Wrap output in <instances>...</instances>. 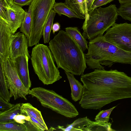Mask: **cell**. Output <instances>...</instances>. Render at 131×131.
Instances as JSON below:
<instances>
[{
    "label": "cell",
    "instance_id": "ffe728a7",
    "mask_svg": "<svg viewBox=\"0 0 131 131\" xmlns=\"http://www.w3.org/2000/svg\"><path fill=\"white\" fill-rule=\"evenodd\" d=\"M53 9L59 16L65 15L69 18H79L77 14L69 8L66 3H56L54 5Z\"/></svg>",
    "mask_w": 131,
    "mask_h": 131
},
{
    "label": "cell",
    "instance_id": "7c38bea8",
    "mask_svg": "<svg viewBox=\"0 0 131 131\" xmlns=\"http://www.w3.org/2000/svg\"><path fill=\"white\" fill-rule=\"evenodd\" d=\"M8 21L7 24L13 34L21 27L26 12L22 7L13 3L7 6Z\"/></svg>",
    "mask_w": 131,
    "mask_h": 131
},
{
    "label": "cell",
    "instance_id": "2e32d148",
    "mask_svg": "<svg viewBox=\"0 0 131 131\" xmlns=\"http://www.w3.org/2000/svg\"><path fill=\"white\" fill-rule=\"evenodd\" d=\"M20 114L29 116L36 119L45 127L48 129L41 112L33 107L29 103L21 104L20 107Z\"/></svg>",
    "mask_w": 131,
    "mask_h": 131
},
{
    "label": "cell",
    "instance_id": "30bf717a",
    "mask_svg": "<svg viewBox=\"0 0 131 131\" xmlns=\"http://www.w3.org/2000/svg\"><path fill=\"white\" fill-rule=\"evenodd\" d=\"M28 39L22 32L19 31L13 34L10 46L9 58L14 60L18 57L26 55L30 58L28 49Z\"/></svg>",
    "mask_w": 131,
    "mask_h": 131
},
{
    "label": "cell",
    "instance_id": "9c48e42d",
    "mask_svg": "<svg viewBox=\"0 0 131 131\" xmlns=\"http://www.w3.org/2000/svg\"><path fill=\"white\" fill-rule=\"evenodd\" d=\"M110 43L126 51L131 52V24L115 23L103 36Z\"/></svg>",
    "mask_w": 131,
    "mask_h": 131
},
{
    "label": "cell",
    "instance_id": "1f68e13d",
    "mask_svg": "<svg viewBox=\"0 0 131 131\" xmlns=\"http://www.w3.org/2000/svg\"><path fill=\"white\" fill-rule=\"evenodd\" d=\"M33 0H13V3L22 7L25 6H29Z\"/></svg>",
    "mask_w": 131,
    "mask_h": 131
},
{
    "label": "cell",
    "instance_id": "6da1fadb",
    "mask_svg": "<svg viewBox=\"0 0 131 131\" xmlns=\"http://www.w3.org/2000/svg\"><path fill=\"white\" fill-rule=\"evenodd\" d=\"M84 86L79 102L85 109L100 110L114 101L131 98V77L116 69H95L80 77Z\"/></svg>",
    "mask_w": 131,
    "mask_h": 131
},
{
    "label": "cell",
    "instance_id": "52a82bcc",
    "mask_svg": "<svg viewBox=\"0 0 131 131\" xmlns=\"http://www.w3.org/2000/svg\"><path fill=\"white\" fill-rule=\"evenodd\" d=\"M31 12L32 24L28 46L39 43L42 36L44 26L55 0H34Z\"/></svg>",
    "mask_w": 131,
    "mask_h": 131
},
{
    "label": "cell",
    "instance_id": "4dcf8cb0",
    "mask_svg": "<svg viewBox=\"0 0 131 131\" xmlns=\"http://www.w3.org/2000/svg\"><path fill=\"white\" fill-rule=\"evenodd\" d=\"M114 0H94L91 7V10L109 3Z\"/></svg>",
    "mask_w": 131,
    "mask_h": 131
},
{
    "label": "cell",
    "instance_id": "e0dca14e",
    "mask_svg": "<svg viewBox=\"0 0 131 131\" xmlns=\"http://www.w3.org/2000/svg\"><path fill=\"white\" fill-rule=\"evenodd\" d=\"M92 122L86 116L76 119L72 123L67 124L66 127L63 126H58L57 128L65 131H83L84 128Z\"/></svg>",
    "mask_w": 131,
    "mask_h": 131
},
{
    "label": "cell",
    "instance_id": "ac0fdd59",
    "mask_svg": "<svg viewBox=\"0 0 131 131\" xmlns=\"http://www.w3.org/2000/svg\"><path fill=\"white\" fill-rule=\"evenodd\" d=\"M65 29L66 31L73 38L83 52L88 50V42L77 27H68Z\"/></svg>",
    "mask_w": 131,
    "mask_h": 131
},
{
    "label": "cell",
    "instance_id": "484cf974",
    "mask_svg": "<svg viewBox=\"0 0 131 131\" xmlns=\"http://www.w3.org/2000/svg\"><path fill=\"white\" fill-rule=\"evenodd\" d=\"M117 11L123 18L131 21V3L121 4Z\"/></svg>",
    "mask_w": 131,
    "mask_h": 131
},
{
    "label": "cell",
    "instance_id": "5bb4252c",
    "mask_svg": "<svg viewBox=\"0 0 131 131\" xmlns=\"http://www.w3.org/2000/svg\"><path fill=\"white\" fill-rule=\"evenodd\" d=\"M64 72L70 83L72 100L75 102L80 100L83 94V85L75 79L74 74L66 71H64Z\"/></svg>",
    "mask_w": 131,
    "mask_h": 131
},
{
    "label": "cell",
    "instance_id": "f1b7e54d",
    "mask_svg": "<svg viewBox=\"0 0 131 131\" xmlns=\"http://www.w3.org/2000/svg\"><path fill=\"white\" fill-rule=\"evenodd\" d=\"M30 118L29 116L19 113L15 116L14 120L18 123L24 124L26 121H30Z\"/></svg>",
    "mask_w": 131,
    "mask_h": 131
},
{
    "label": "cell",
    "instance_id": "cb8c5ba5",
    "mask_svg": "<svg viewBox=\"0 0 131 131\" xmlns=\"http://www.w3.org/2000/svg\"><path fill=\"white\" fill-rule=\"evenodd\" d=\"M0 131H28L26 126L20 124L14 120L0 123Z\"/></svg>",
    "mask_w": 131,
    "mask_h": 131
},
{
    "label": "cell",
    "instance_id": "44dd1931",
    "mask_svg": "<svg viewBox=\"0 0 131 131\" xmlns=\"http://www.w3.org/2000/svg\"><path fill=\"white\" fill-rule=\"evenodd\" d=\"M3 63L0 62V97L9 102L11 97L4 73Z\"/></svg>",
    "mask_w": 131,
    "mask_h": 131
},
{
    "label": "cell",
    "instance_id": "ba28073f",
    "mask_svg": "<svg viewBox=\"0 0 131 131\" xmlns=\"http://www.w3.org/2000/svg\"><path fill=\"white\" fill-rule=\"evenodd\" d=\"M4 74L11 97L15 100L20 97L27 100L29 90L24 85L17 73L14 61L10 58L3 63Z\"/></svg>",
    "mask_w": 131,
    "mask_h": 131
},
{
    "label": "cell",
    "instance_id": "5b68a950",
    "mask_svg": "<svg viewBox=\"0 0 131 131\" xmlns=\"http://www.w3.org/2000/svg\"><path fill=\"white\" fill-rule=\"evenodd\" d=\"M30 59L35 72L44 85L52 84L62 78L47 46L39 43L35 45L32 49Z\"/></svg>",
    "mask_w": 131,
    "mask_h": 131
},
{
    "label": "cell",
    "instance_id": "277c9868",
    "mask_svg": "<svg viewBox=\"0 0 131 131\" xmlns=\"http://www.w3.org/2000/svg\"><path fill=\"white\" fill-rule=\"evenodd\" d=\"M117 8L115 4L105 8H96L88 12L82 27L83 36L89 40L100 36L112 27L117 18Z\"/></svg>",
    "mask_w": 131,
    "mask_h": 131
},
{
    "label": "cell",
    "instance_id": "4316f807",
    "mask_svg": "<svg viewBox=\"0 0 131 131\" xmlns=\"http://www.w3.org/2000/svg\"><path fill=\"white\" fill-rule=\"evenodd\" d=\"M116 107L115 106L108 110L100 111L96 116L95 118V121L108 122L111 112Z\"/></svg>",
    "mask_w": 131,
    "mask_h": 131
},
{
    "label": "cell",
    "instance_id": "8fae6325",
    "mask_svg": "<svg viewBox=\"0 0 131 131\" xmlns=\"http://www.w3.org/2000/svg\"><path fill=\"white\" fill-rule=\"evenodd\" d=\"M12 33L7 23L0 18V62L9 58V48Z\"/></svg>",
    "mask_w": 131,
    "mask_h": 131
},
{
    "label": "cell",
    "instance_id": "603a6c76",
    "mask_svg": "<svg viewBox=\"0 0 131 131\" xmlns=\"http://www.w3.org/2000/svg\"><path fill=\"white\" fill-rule=\"evenodd\" d=\"M56 13L53 9L51 10L44 26L42 36L45 43H49L50 41V32Z\"/></svg>",
    "mask_w": 131,
    "mask_h": 131
},
{
    "label": "cell",
    "instance_id": "83f0119b",
    "mask_svg": "<svg viewBox=\"0 0 131 131\" xmlns=\"http://www.w3.org/2000/svg\"><path fill=\"white\" fill-rule=\"evenodd\" d=\"M8 5L5 0H0V18L7 23L8 21L7 6Z\"/></svg>",
    "mask_w": 131,
    "mask_h": 131
},
{
    "label": "cell",
    "instance_id": "d4e9b609",
    "mask_svg": "<svg viewBox=\"0 0 131 131\" xmlns=\"http://www.w3.org/2000/svg\"><path fill=\"white\" fill-rule=\"evenodd\" d=\"M110 123L93 121L85 127L83 131H114L111 127Z\"/></svg>",
    "mask_w": 131,
    "mask_h": 131
},
{
    "label": "cell",
    "instance_id": "e575fe53",
    "mask_svg": "<svg viewBox=\"0 0 131 131\" xmlns=\"http://www.w3.org/2000/svg\"><path fill=\"white\" fill-rule=\"evenodd\" d=\"M121 4L131 3V0H118Z\"/></svg>",
    "mask_w": 131,
    "mask_h": 131
},
{
    "label": "cell",
    "instance_id": "9a60e30c",
    "mask_svg": "<svg viewBox=\"0 0 131 131\" xmlns=\"http://www.w3.org/2000/svg\"><path fill=\"white\" fill-rule=\"evenodd\" d=\"M68 6L78 15L79 18L85 19L88 14L86 0H65Z\"/></svg>",
    "mask_w": 131,
    "mask_h": 131
},
{
    "label": "cell",
    "instance_id": "3957f363",
    "mask_svg": "<svg viewBox=\"0 0 131 131\" xmlns=\"http://www.w3.org/2000/svg\"><path fill=\"white\" fill-rule=\"evenodd\" d=\"M103 36H98L89 42L88 52L85 55L89 68L104 69L103 66L110 67L116 63L131 65V52L110 43Z\"/></svg>",
    "mask_w": 131,
    "mask_h": 131
},
{
    "label": "cell",
    "instance_id": "f546056e",
    "mask_svg": "<svg viewBox=\"0 0 131 131\" xmlns=\"http://www.w3.org/2000/svg\"><path fill=\"white\" fill-rule=\"evenodd\" d=\"M15 105L5 100L0 97V112L7 110L12 108Z\"/></svg>",
    "mask_w": 131,
    "mask_h": 131
},
{
    "label": "cell",
    "instance_id": "8992f818",
    "mask_svg": "<svg viewBox=\"0 0 131 131\" xmlns=\"http://www.w3.org/2000/svg\"><path fill=\"white\" fill-rule=\"evenodd\" d=\"M29 94L37 98L43 107L69 118L76 117L79 113L74 105L67 99L52 90L41 87L33 88Z\"/></svg>",
    "mask_w": 131,
    "mask_h": 131
},
{
    "label": "cell",
    "instance_id": "d590c367",
    "mask_svg": "<svg viewBox=\"0 0 131 131\" xmlns=\"http://www.w3.org/2000/svg\"><path fill=\"white\" fill-rule=\"evenodd\" d=\"M5 1L9 5L13 3V0H5Z\"/></svg>",
    "mask_w": 131,
    "mask_h": 131
},
{
    "label": "cell",
    "instance_id": "d6a6232c",
    "mask_svg": "<svg viewBox=\"0 0 131 131\" xmlns=\"http://www.w3.org/2000/svg\"><path fill=\"white\" fill-rule=\"evenodd\" d=\"M60 29V25L58 22L55 23L53 24L52 30L53 34H54L55 32L59 31Z\"/></svg>",
    "mask_w": 131,
    "mask_h": 131
},
{
    "label": "cell",
    "instance_id": "d6986e66",
    "mask_svg": "<svg viewBox=\"0 0 131 131\" xmlns=\"http://www.w3.org/2000/svg\"><path fill=\"white\" fill-rule=\"evenodd\" d=\"M34 1L33 0L29 6L26 12L23 21L19 29L20 32L24 34L28 39L30 36L31 32L32 24L31 12Z\"/></svg>",
    "mask_w": 131,
    "mask_h": 131
},
{
    "label": "cell",
    "instance_id": "7402d4cb",
    "mask_svg": "<svg viewBox=\"0 0 131 131\" xmlns=\"http://www.w3.org/2000/svg\"><path fill=\"white\" fill-rule=\"evenodd\" d=\"M21 104L17 103L12 108L6 111L0 112V123L9 122L14 120L15 116L20 114Z\"/></svg>",
    "mask_w": 131,
    "mask_h": 131
},
{
    "label": "cell",
    "instance_id": "7a4b0ae2",
    "mask_svg": "<svg viewBox=\"0 0 131 131\" xmlns=\"http://www.w3.org/2000/svg\"><path fill=\"white\" fill-rule=\"evenodd\" d=\"M48 47L58 68L77 75L83 74L86 68L85 54L66 31L59 30L49 41Z\"/></svg>",
    "mask_w": 131,
    "mask_h": 131
},
{
    "label": "cell",
    "instance_id": "836d02e7",
    "mask_svg": "<svg viewBox=\"0 0 131 131\" xmlns=\"http://www.w3.org/2000/svg\"><path fill=\"white\" fill-rule=\"evenodd\" d=\"M94 0H86L88 12L91 10V6Z\"/></svg>",
    "mask_w": 131,
    "mask_h": 131
},
{
    "label": "cell",
    "instance_id": "4fadbf2b",
    "mask_svg": "<svg viewBox=\"0 0 131 131\" xmlns=\"http://www.w3.org/2000/svg\"><path fill=\"white\" fill-rule=\"evenodd\" d=\"M29 59L27 56L23 55L17 57L14 60L20 79L25 87L30 90L31 84L28 69Z\"/></svg>",
    "mask_w": 131,
    "mask_h": 131
}]
</instances>
